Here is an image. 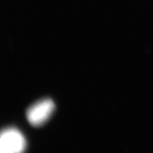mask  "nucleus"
Segmentation results:
<instances>
[{
  "label": "nucleus",
  "mask_w": 153,
  "mask_h": 153,
  "mask_svg": "<svg viewBox=\"0 0 153 153\" xmlns=\"http://www.w3.org/2000/svg\"><path fill=\"white\" fill-rule=\"evenodd\" d=\"M54 108L55 105L52 100H42L27 108V120L33 126H42L50 118Z\"/></svg>",
  "instance_id": "nucleus-2"
},
{
  "label": "nucleus",
  "mask_w": 153,
  "mask_h": 153,
  "mask_svg": "<svg viewBox=\"0 0 153 153\" xmlns=\"http://www.w3.org/2000/svg\"><path fill=\"white\" fill-rule=\"evenodd\" d=\"M26 147V141L16 128L4 129L0 135V151L2 153L22 152Z\"/></svg>",
  "instance_id": "nucleus-1"
}]
</instances>
